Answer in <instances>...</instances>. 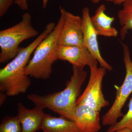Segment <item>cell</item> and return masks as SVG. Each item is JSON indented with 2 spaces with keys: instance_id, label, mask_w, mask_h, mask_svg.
Masks as SVG:
<instances>
[{
  "instance_id": "obj_12",
  "label": "cell",
  "mask_w": 132,
  "mask_h": 132,
  "mask_svg": "<svg viewBox=\"0 0 132 132\" xmlns=\"http://www.w3.org/2000/svg\"><path fill=\"white\" fill-rule=\"evenodd\" d=\"M106 7L104 4L100 5L91 17V22L98 36L106 37H116L119 32L112 26L115 20L113 16H108L105 13Z\"/></svg>"
},
{
  "instance_id": "obj_18",
  "label": "cell",
  "mask_w": 132,
  "mask_h": 132,
  "mask_svg": "<svg viewBox=\"0 0 132 132\" xmlns=\"http://www.w3.org/2000/svg\"><path fill=\"white\" fill-rule=\"evenodd\" d=\"M48 1V0H43V8L44 9L46 8ZM28 0H15L14 3L22 10H26L28 8Z\"/></svg>"
},
{
  "instance_id": "obj_7",
  "label": "cell",
  "mask_w": 132,
  "mask_h": 132,
  "mask_svg": "<svg viewBox=\"0 0 132 132\" xmlns=\"http://www.w3.org/2000/svg\"><path fill=\"white\" fill-rule=\"evenodd\" d=\"M64 21L58 39V45L84 46L81 17L67 11L60 6Z\"/></svg>"
},
{
  "instance_id": "obj_23",
  "label": "cell",
  "mask_w": 132,
  "mask_h": 132,
  "mask_svg": "<svg viewBox=\"0 0 132 132\" xmlns=\"http://www.w3.org/2000/svg\"><path fill=\"white\" fill-rule=\"evenodd\" d=\"M105 1H107L110 2H113L114 1V0H105Z\"/></svg>"
},
{
  "instance_id": "obj_20",
  "label": "cell",
  "mask_w": 132,
  "mask_h": 132,
  "mask_svg": "<svg viewBox=\"0 0 132 132\" xmlns=\"http://www.w3.org/2000/svg\"><path fill=\"white\" fill-rule=\"evenodd\" d=\"M126 1L127 0H114L113 3L115 5H120L123 4L124 2Z\"/></svg>"
},
{
  "instance_id": "obj_17",
  "label": "cell",
  "mask_w": 132,
  "mask_h": 132,
  "mask_svg": "<svg viewBox=\"0 0 132 132\" xmlns=\"http://www.w3.org/2000/svg\"><path fill=\"white\" fill-rule=\"evenodd\" d=\"M15 0H0V17L6 14Z\"/></svg>"
},
{
  "instance_id": "obj_3",
  "label": "cell",
  "mask_w": 132,
  "mask_h": 132,
  "mask_svg": "<svg viewBox=\"0 0 132 132\" xmlns=\"http://www.w3.org/2000/svg\"><path fill=\"white\" fill-rule=\"evenodd\" d=\"M64 21L60 16L55 27L38 45L25 69L27 76L38 79H49L53 71V65L58 60L57 49L58 39Z\"/></svg>"
},
{
  "instance_id": "obj_10",
  "label": "cell",
  "mask_w": 132,
  "mask_h": 132,
  "mask_svg": "<svg viewBox=\"0 0 132 132\" xmlns=\"http://www.w3.org/2000/svg\"><path fill=\"white\" fill-rule=\"evenodd\" d=\"M99 111L84 104H77L75 120L80 132H98L101 128Z\"/></svg>"
},
{
  "instance_id": "obj_6",
  "label": "cell",
  "mask_w": 132,
  "mask_h": 132,
  "mask_svg": "<svg viewBox=\"0 0 132 132\" xmlns=\"http://www.w3.org/2000/svg\"><path fill=\"white\" fill-rule=\"evenodd\" d=\"M89 68L90 76L88 83L78 99L76 104H85L100 112L109 104L105 98L102 90V81L107 70L101 67H98L97 64Z\"/></svg>"
},
{
  "instance_id": "obj_16",
  "label": "cell",
  "mask_w": 132,
  "mask_h": 132,
  "mask_svg": "<svg viewBox=\"0 0 132 132\" xmlns=\"http://www.w3.org/2000/svg\"><path fill=\"white\" fill-rule=\"evenodd\" d=\"M0 132H22L21 124L18 116H6L3 119L0 125Z\"/></svg>"
},
{
  "instance_id": "obj_4",
  "label": "cell",
  "mask_w": 132,
  "mask_h": 132,
  "mask_svg": "<svg viewBox=\"0 0 132 132\" xmlns=\"http://www.w3.org/2000/svg\"><path fill=\"white\" fill-rule=\"evenodd\" d=\"M38 35L32 25L31 15L25 13L19 23L0 31V62L5 63L13 59L20 50L19 45L22 42Z\"/></svg>"
},
{
  "instance_id": "obj_15",
  "label": "cell",
  "mask_w": 132,
  "mask_h": 132,
  "mask_svg": "<svg viewBox=\"0 0 132 132\" xmlns=\"http://www.w3.org/2000/svg\"><path fill=\"white\" fill-rule=\"evenodd\" d=\"M128 110L120 121L112 126H110L106 132H112L127 128L132 132V97L128 104Z\"/></svg>"
},
{
  "instance_id": "obj_19",
  "label": "cell",
  "mask_w": 132,
  "mask_h": 132,
  "mask_svg": "<svg viewBox=\"0 0 132 132\" xmlns=\"http://www.w3.org/2000/svg\"><path fill=\"white\" fill-rule=\"evenodd\" d=\"M7 95L5 93L1 92L0 93V105H2L6 99Z\"/></svg>"
},
{
  "instance_id": "obj_5",
  "label": "cell",
  "mask_w": 132,
  "mask_h": 132,
  "mask_svg": "<svg viewBox=\"0 0 132 132\" xmlns=\"http://www.w3.org/2000/svg\"><path fill=\"white\" fill-rule=\"evenodd\" d=\"M123 61L126 70V76L120 86L115 85V99L109 110L103 116L102 123L104 126H111L118 122L119 118L123 117L122 112L128 98L132 93V61L128 46L122 44Z\"/></svg>"
},
{
  "instance_id": "obj_9",
  "label": "cell",
  "mask_w": 132,
  "mask_h": 132,
  "mask_svg": "<svg viewBox=\"0 0 132 132\" xmlns=\"http://www.w3.org/2000/svg\"><path fill=\"white\" fill-rule=\"evenodd\" d=\"M58 60L67 61L75 67H85L97 65L98 61L85 46L58 45Z\"/></svg>"
},
{
  "instance_id": "obj_13",
  "label": "cell",
  "mask_w": 132,
  "mask_h": 132,
  "mask_svg": "<svg viewBox=\"0 0 132 132\" xmlns=\"http://www.w3.org/2000/svg\"><path fill=\"white\" fill-rule=\"evenodd\" d=\"M43 132H80L75 121L45 114L41 126Z\"/></svg>"
},
{
  "instance_id": "obj_21",
  "label": "cell",
  "mask_w": 132,
  "mask_h": 132,
  "mask_svg": "<svg viewBox=\"0 0 132 132\" xmlns=\"http://www.w3.org/2000/svg\"><path fill=\"white\" fill-rule=\"evenodd\" d=\"M112 132H131V130L127 128H124V129H121Z\"/></svg>"
},
{
  "instance_id": "obj_22",
  "label": "cell",
  "mask_w": 132,
  "mask_h": 132,
  "mask_svg": "<svg viewBox=\"0 0 132 132\" xmlns=\"http://www.w3.org/2000/svg\"><path fill=\"white\" fill-rule=\"evenodd\" d=\"M90 1L93 3H97L100 2L101 0H90Z\"/></svg>"
},
{
  "instance_id": "obj_8",
  "label": "cell",
  "mask_w": 132,
  "mask_h": 132,
  "mask_svg": "<svg viewBox=\"0 0 132 132\" xmlns=\"http://www.w3.org/2000/svg\"><path fill=\"white\" fill-rule=\"evenodd\" d=\"M82 29L84 46L96 59L100 67L107 71H112L113 68L102 56L100 52L97 35L92 24L90 10L84 7L82 10Z\"/></svg>"
},
{
  "instance_id": "obj_11",
  "label": "cell",
  "mask_w": 132,
  "mask_h": 132,
  "mask_svg": "<svg viewBox=\"0 0 132 132\" xmlns=\"http://www.w3.org/2000/svg\"><path fill=\"white\" fill-rule=\"evenodd\" d=\"M42 107L35 106L29 109L21 102L18 104V116L20 121L22 132H37L41 126L45 114Z\"/></svg>"
},
{
  "instance_id": "obj_14",
  "label": "cell",
  "mask_w": 132,
  "mask_h": 132,
  "mask_svg": "<svg viewBox=\"0 0 132 132\" xmlns=\"http://www.w3.org/2000/svg\"><path fill=\"white\" fill-rule=\"evenodd\" d=\"M123 8L118 12V18L121 26L120 35L121 40L126 38L128 31L132 29V0L123 3Z\"/></svg>"
},
{
  "instance_id": "obj_2",
  "label": "cell",
  "mask_w": 132,
  "mask_h": 132,
  "mask_svg": "<svg viewBox=\"0 0 132 132\" xmlns=\"http://www.w3.org/2000/svg\"><path fill=\"white\" fill-rule=\"evenodd\" d=\"M84 68L73 66L72 75L62 91L45 95L32 94L27 98L35 106L48 109L60 116L74 121L76 103L87 75Z\"/></svg>"
},
{
  "instance_id": "obj_1",
  "label": "cell",
  "mask_w": 132,
  "mask_h": 132,
  "mask_svg": "<svg viewBox=\"0 0 132 132\" xmlns=\"http://www.w3.org/2000/svg\"><path fill=\"white\" fill-rule=\"evenodd\" d=\"M55 23H48L44 30L35 40L26 47H21L18 54L0 69V91L10 97L24 93L31 85L25 69L31 54L41 42L55 27Z\"/></svg>"
}]
</instances>
